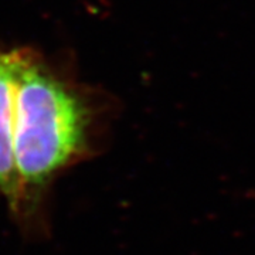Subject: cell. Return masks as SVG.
Listing matches in <instances>:
<instances>
[{"mask_svg":"<svg viewBox=\"0 0 255 255\" xmlns=\"http://www.w3.org/2000/svg\"><path fill=\"white\" fill-rule=\"evenodd\" d=\"M97 108L26 54L14 104V160L21 189L46 186L92 149Z\"/></svg>","mask_w":255,"mask_h":255,"instance_id":"cell-1","label":"cell"},{"mask_svg":"<svg viewBox=\"0 0 255 255\" xmlns=\"http://www.w3.org/2000/svg\"><path fill=\"white\" fill-rule=\"evenodd\" d=\"M24 51H0V191L11 203L21 194L14 160V104L20 67Z\"/></svg>","mask_w":255,"mask_h":255,"instance_id":"cell-2","label":"cell"}]
</instances>
